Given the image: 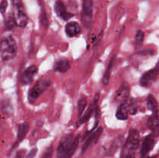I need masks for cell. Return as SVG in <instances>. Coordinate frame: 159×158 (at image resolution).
Returning a JSON list of instances; mask_svg holds the SVG:
<instances>
[{
    "label": "cell",
    "mask_w": 159,
    "mask_h": 158,
    "mask_svg": "<svg viewBox=\"0 0 159 158\" xmlns=\"http://www.w3.org/2000/svg\"><path fill=\"white\" fill-rule=\"evenodd\" d=\"M79 143V136L74 137L72 133L61 139L57 148V158H71Z\"/></svg>",
    "instance_id": "obj_1"
},
{
    "label": "cell",
    "mask_w": 159,
    "mask_h": 158,
    "mask_svg": "<svg viewBox=\"0 0 159 158\" xmlns=\"http://www.w3.org/2000/svg\"><path fill=\"white\" fill-rule=\"evenodd\" d=\"M140 135L138 130L130 129L129 132L127 139L124 141L122 150L120 153V158H134V155L139 147Z\"/></svg>",
    "instance_id": "obj_2"
},
{
    "label": "cell",
    "mask_w": 159,
    "mask_h": 158,
    "mask_svg": "<svg viewBox=\"0 0 159 158\" xmlns=\"http://www.w3.org/2000/svg\"><path fill=\"white\" fill-rule=\"evenodd\" d=\"M17 45L12 36H9L0 40V57L3 61H9L15 57Z\"/></svg>",
    "instance_id": "obj_3"
},
{
    "label": "cell",
    "mask_w": 159,
    "mask_h": 158,
    "mask_svg": "<svg viewBox=\"0 0 159 158\" xmlns=\"http://www.w3.org/2000/svg\"><path fill=\"white\" fill-rule=\"evenodd\" d=\"M13 6V18L15 20L16 26L19 27H25L28 23V16L25 12L22 0H12Z\"/></svg>",
    "instance_id": "obj_4"
},
{
    "label": "cell",
    "mask_w": 159,
    "mask_h": 158,
    "mask_svg": "<svg viewBox=\"0 0 159 158\" xmlns=\"http://www.w3.org/2000/svg\"><path fill=\"white\" fill-rule=\"evenodd\" d=\"M51 85V81L48 78L39 79L35 85L30 88L28 94V99L30 102H34L43 94Z\"/></svg>",
    "instance_id": "obj_5"
},
{
    "label": "cell",
    "mask_w": 159,
    "mask_h": 158,
    "mask_svg": "<svg viewBox=\"0 0 159 158\" xmlns=\"http://www.w3.org/2000/svg\"><path fill=\"white\" fill-rule=\"evenodd\" d=\"M94 0H82V9L81 20L85 27H89L92 24L93 15Z\"/></svg>",
    "instance_id": "obj_6"
},
{
    "label": "cell",
    "mask_w": 159,
    "mask_h": 158,
    "mask_svg": "<svg viewBox=\"0 0 159 158\" xmlns=\"http://www.w3.org/2000/svg\"><path fill=\"white\" fill-rule=\"evenodd\" d=\"M159 75V60L155 65V68L149 70V71H146L141 77L140 80V83H141V86L148 88L150 85L153 84V82L156 80V78Z\"/></svg>",
    "instance_id": "obj_7"
},
{
    "label": "cell",
    "mask_w": 159,
    "mask_h": 158,
    "mask_svg": "<svg viewBox=\"0 0 159 158\" xmlns=\"http://www.w3.org/2000/svg\"><path fill=\"white\" fill-rule=\"evenodd\" d=\"M129 95H130V85L127 82H123L120 88L116 90L114 96V101L121 104L128 100Z\"/></svg>",
    "instance_id": "obj_8"
},
{
    "label": "cell",
    "mask_w": 159,
    "mask_h": 158,
    "mask_svg": "<svg viewBox=\"0 0 159 158\" xmlns=\"http://www.w3.org/2000/svg\"><path fill=\"white\" fill-rule=\"evenodd\" d=\"M102 131H103V129L102 127H99L96 129V131L93 132L88 138L87 139L85 140V143H84L83 147L82 148V152L84 153L85 152L86 150H88V149H89L90 147H93V145L97 143V141L99 140V137H100L101 134L102 133Z\"/></svg>",
    "instance_id": "obj_9"
},
{
    "label": "cell",
    "mask_w": 159,
    "mask_h": 158,
    "mask_svg": "<svg viewBox=\"0 0 159 158\" xmlns=\"http://www.w3.org/2000/svg\"><path fill=\"white\" fill-rule=\"evenodd\" d=\"M38 72V68L36 65H31L26 68L21 76V82L23 85H29L34 80V77Z\"/></svg>",
    "instance_id": "obj_10"
},
{
    "label": "cell",
    "mask_w": 159,
    "mask_h": 158,
    "mask_svg": "<svg viewBox=\"0 0 159 158\" xmlns=\"http://www.w3.org/2000/svg\"><path fill=\"white\" fill-rule=\"evenodd\" d=\"M155 139H154V136H152V135H149V136H146V137L144 138L141 149V158L148 157L147 156L152 150L154 146H155Z\"/></svg>",
    "instance_id": "obj_11"
},
{
    "label": "cell",
    "mask_w": 159,
    "mask_h": 158,
    "mask_svg": "<svg viewBox=\"0 0 159 158\" xmlns=\"http://www.w3.org/2000/svg\"><path fill=\"white\" fill-rule=\"evenodd\" d=\"M54 12H56V14H57L60 18H61L62 20H65V21L70 20V19L74 15L72 13H71V12L67 11L65 4H64L61 0H57V1L56 2L55 4H54Z\"/></svg>",
    "instance_id": "obj_12"
},
{
    "label": "cell",
    "mask_w": 159,
    "mask_h": 158,
    "mask_svg": "<svg viewBox=\"0 0 159 158\" xmlns=\"http://www.w3.org/2000/svg\"><path fill=\"white\" fill-rule=\"evenodd\" d=\"M99 93H97L96 94L94 98V100H93V104L91 105V106L89 108V109L87 110V112H85V114L83 116H81L79 120L77 122V126H80L82 125V124H84L85 122H86L89 119L91 118V116H93V112H95V109H96V106H97V104L98 102H99Z\"/></svg>",
    "instance_id": "obj_13"
},
{
    "label": "cell",
    "mask_w": 159,
    "mask_h": 158,
    "mask_svg": "<svg viewBox=\"0 0 159 158\" xmlns=\"http://www.w3.org/2000/svg\"><path fill=\"white\" fill-rule=\"evenodd\" d=\"M129 114H130V102L129 100H127L120 105L116 112V117L119 120H126L128 119Z\"/></svg>",
    "instance_id": "obj_14"
},
{
    "label": "cell",
    "mask_w": 159,
    "mask_h": 158,
    "mask_svg": "<svg viewBox=\"0 0 159 158\" xmlns=\"http://www.w3.org/2000/svg\"><path fill=\"white\" fill-rule=\"evenodd\" d=\"M28 129H29V123H28V122H24L19 124L18 129H17L16 140V143H14L12 149L16 148V147L22 142V140H23L25 138V136H26V133H27L28 132Z\"/></svg>",
    "instance_id": "obj_15"
},
{
    "label": "cell",
    "mask_w": 159,
    "mask_h": 158,
    "mask_svg": "<svg viewBox=\"0 0 159 158\" xmlns=\"http://www.w3.org/2000/svg\"><path fill=\"white\" fill-rule=\"evenodd\" d=\"M65 33L68 37H76L82 32V28L79 23L77 22H70L67 23L65 27Z\"/></svg>",
    "instance_id": "obj_16"
},
{
    "label": "cell",
    "mask_w": 159,
    "mask_h": 158,
    "mask_svg": "<svg viewBox=\"0 0 159 158\" xmlns=\"http://www.w3.org/2000/svg\"><path fill=\"white\" fill-rule=\"evenodd\" d=\"M148 126L155 136H159V116L158 113H152L148 119Z\"/></svg>",
    "instance_id": "obj_17"
},
{
    "label": "cell",
    "mask_w": 159,
    "mask_h": 158,
    "mask_svg": "<svg viewBox=\"0 0 159 158\" xmlns=\"http://www.w3.org/2000/svg\"><path fill=\"white\" fill-rule=\"evenodd\" d=\"M124 136L123 135H119L116 136L110 145V149L108 150V156H113L116 153V152L124 144Z\"/></svg>",
    "instance_id": "obj_18"
},
{
    "label": "cell",
    "mask_w": 159,
    "mask_h": 158,
    "mask_svg": "<svg viewBox=\"0 0 159 158\" xmlns=\"http://www.w3.org/2000/svg\"><path fill=\"white\" fill-rule=\"evenodd\" d=\"M71 68L68 60L65 58H61L57 60L54 65V71L61 73H65Z\"/></svg>",
    "instance_id": "obj_19"
},
{
    "label": "cell",
    "mask_w": 159,
    "mask_h": 158,
    "mask_svg": "<svg viewBox=\"0 0 159 158\" xmlns=\"http://www.w3.org/2000/svg\"><path fill=\"white\" fill-rule=\"evenodd\" d=\"M115 59H116V55H114L111 59H110V63H109L108 67H107V70H106L105 73H104L103 76H102V84H103L104 85H106V86H107L109 84V82H110V76H111L113 65H114L115 63Z\"/></svg>",
    "instance_id": "obj_20"
},
{
    "label": "cell",
    "mask_w": 159,
    "mask_h": 158,
    "mask_svg": "<svg viewBox=\"0 0 159 158\" xmlns=\"http://www.w3.org/2000/svg\"><path fill=\"white\" fill-rule=\"evenodd\" d=\"M147 107L152 113H158V104L152 94H149L147 98Z\"/></svg>",
    "instance_id": "obj_21"
},
{
    "label": "cell",
    "mask_w": 159,
    "mask_h": 158,
    "mask_svg": "<svg viewBox=\"0 0 159 158\" xmlns=\"http://www.w3.org/2000/svg\"><path fill=\"white\" fill-rule=\"evenodd\" d=\"M1 110L3 114L9 116L12 113V107L9 102V99H4L1 102Z\"/></svg>",
    "instance_id": "obj_22"
},
{
    "label": "cell",
    "mask_w": 159,
    "mask_h": 158,
    "mask_svg": "<svg viewBox=\"0 0 159 158\" xmlns=\"http://www.w3.org/2000/svg\"><path fill=\"white\" fill-rule=\"evenodd\" d=\"M87 105V99L85 96H82L78 102V116L79 117L82 116L85 107Z\"/></svg>",
    "instance_id": "obj_23"
},
{
    "label": "cell",
    "mask_w": 159,
    "mask_h": 158,
    "mask_svg": "<svg viewBox=\"0 0 159 158\" xmlns=\"http://www.w3.org/2000/svg\"><path fill=\"white\" fill-rule=\"evenodd\" d=\"M40 23L41 24V26L43 28H48L49 26V20H48V15H47V12L45 11V9L43 8H42L41 11H40Z\"/></svg>",
    "instance_id": "obj_24"
},
{
    "label": "cell",
    "mask_w": 159,
    "mask_h": 158,
    "mask_svg": "<svg viewBox=\"0 0 159 158\" xmlns=\"http://www.w3.org/2000/svg\"><path fill=\"white\" fill-rule=\"evenodd\" d=\"M16 26L15 20L13 18L12 15H9L5 20V28L6 30H11Z\"/></svg>",
    "instance_id": "obj_25"
},
{
    "label": "cell",
    "mask_w": 159,
    "mask_h": 158,
    "mask_svg": "<svg viewBox=\"0 0 159 158\" xmlns=\"http://www.w3.org/2000/svg\"><path fill=\"white\" fill-rule=\"evenodd\" d=\"M144 39V33L141 29H138L135 35V45L136 46H140L143 43Z\"/></svg>",
    "instance_id": "obj_26"
},
{
    "label": "cell",
    "mask_w": 159,
    "mask_h": 158,
    "mask_svg": "<svg viewBox=\"0 0 159 158\" xmlns=\"http://www.w3.org/2000/svg\"><path fill=\"white\" fill-rule=\"evenodd\" d=\"M95 118H96V119H95V125L93 126V129H96L97 127L99 120H100V108L98 105L95 109Z\"/></svg>",
    "instance_id": "obj_27"
},
{
    "label": "cell",
    "mask_w": 159,
    "mask_h": 158,
    "mask_svg": "<svg viewBox=\"0 0 159 158\" xmlns=\"http://www.w3.org/2000/svg\"><path fill=\"white\" fill-rule=\"evenodd\" d=\"M7 7H8L7 1H6V0H2V1L0 2V12H1V14L4 15Z\"/></svg>",
    "instance_id": "obj_28"
},
{
    "label": "cell",
    "mask_w": 159,
    "mask_h": 158,
    "mask_svg": "<svg viewBox=\"0 0 159 158\" xmlns=\"http://www.w3.org/2000/svg\"><path fill=\"white\" fill-rule=\"evenodd\" d=\"M53 156V148L52 147H49L47 149L46 151L43 153L42 158H52Z\"/></svg>",
    "instance_id": "obj_29"
},
{
    "label": "cell",
    "mask_w": 159,
    "mask_h": 158,
    "mask_svg": "<svg viewBox=\"0 0 159 158\" xmlns=\"http://www.w3.org/2000/svg\"><path fill=\"white\" fill-rule=\"evenodd\" d=\"M37 149L36 148V147H34V148H33L32 150L29 152V153L26 155L25 158H34L35 157L36 154H37Z\"/></svg>",
    "instance_id": "obj_30"
},
{
    "label": "cell",
    "mask_w": 159,
    "mask_h": 158,
    "mask_svg": "<svg viewBox=\"0 0 159 158\" xmlns=\"http://www.w3.org/2000/svg\"><path fill=\"white\" fill-rule=\"evenodd\" d=\"M25 154V150H20V151L17 152L15 158H23Z\"/></svg>",
    "instance_id": "obj_31"
},
{
    "label": "cell",
    "mask_w": 159,
    "mask_h": 158,
    "mask_svg": "<svg viewBox=\"0 0 159 158\" xmlns=\"http://www.w3.org/2000/svg\"><path fill=\"white\" fill-rule=\"evenodd\" d=\"M146 158H150V157H146Z\"/></svg>",
    "instance_id": "obj_32"
}]
</instances>
